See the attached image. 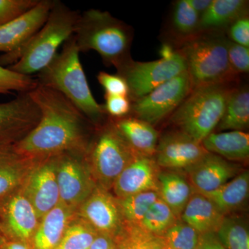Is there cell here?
Instances as JSON below:
<instances>
[{"mask_svg":"<svg viewBox=\"0 0 249 249\" xmlns=\"http://www.w3.org/2000/svg\"><path fill=\"white\" fill-rule=\"evenodd\" d=\"M216 235L227 249H249L248 227L241 217L226 215Z\"/></svg>","mask_w":249,"mask_h":249,"instance_id":"29","label":"cell"},{"mask_svg":"<svg viewBox=\"0 0 249 249\" xmlns=\"http://www.w3.org/2000/svg\"><path fill=\"white\" fill-rule=\"evenodd\" d=\"M40 113L29 92L19 93L8 102L0 103V145H15L39 122Z\"/></svg>","mask_w":249,"mask_h":249,"instance_id":"13","label":"cell"},{"mask_svg":"<svg viewBox=\"0 0 249 249\" xmlns=\"http://www.w3.org/2000/svg\"><path fill=\"white\" fill-rule=\"evenodd\" d=\"M99 233L84 219L76 214L67 227L60 249H89Z\"/></svg>","mask_w":249,"mask_h":249,"instance_id":"31","label":"cell"},{"mask_svg":"<svg viewBox=\"0 0 249 249\" xmlns=\"http://www.w3.org/2000/svg\"><path fill=\"white\" fill-rule=\"evenodd\" d=\"M39 0H0V27L34 8Z\"/></svg>","mask_w":249,"mask_h":249,"instance_id":"36","label":"cell"},{"mask_svg":"<svg viewBox=\"0 0 249 249\" xmlns=\"http://www.w3.org/2000/svg\"><path fill=\"white\" fill-rule=\"evenodd\" d=\"M248 4L245 0H212L200 16L198 32H213L229 27L239 18L247 16Z\"/></svg>","mask_w":249,"mask_h":249,"instance_id":"24","label":"cell"},{"mask_svg":"<svg viewBox=\"0 0 249 249\" xmlns=\"http://www.w3.org/2000/svg\"><path fill=\"white\" fill-rule=\"evenodd\" d=\"M55 249H60V248H59V247H58V248H56Z\"/></svg>","mask_w":249,"mask_h":249,"instance_id":"49","label":"cell"},{"mask_svg":"<svg viewBox=\"0 0 249 249\" xmlns=\"http://www.w3.org/2000/svg\"><path fill=\"white\" fill-rule=\"evenodd\" d=\"M201 234L178 219L162 236L163 242L175 249H196Z\"/></svg>","mask_w":249,"mask_h":249,"instance_id":"33","label":"cell"},{"mask_svg":"<svg viewBox=\"0 0 249 249\" xmlns=\"http://www.w3.org/2000/svg\"><path fill=\"white\" fill-rule=\"evenodd\" d=\"M76 214V211L59 203L41 218L31 242L32 249L58 248L69 224Z\"/></svg>","mask_w":249,"mask_h":249,"instance_id":"19","label":"cell"},{"mask_svg":"<svg viewBox=\"0 0 249 249\" xmlns=\"http://www.w3.org/2000/svg\"><path fill=\"white\" fill-rule=\"evenodd\" d=\"M178 219L180 218L176 217L169 206L159 198L139 226L150 233L162 237Z\"/></svg>","mask_w":249,"mask_h":249,"instance_id":"32","label":"cell"},{"mask_svg":"<svg viewBox=\"0 0 249 249\" xmlns=\"http://www.w3.org/2000/svg\"><path fill=\"white\" fill-rule=\"evenodd\" d=\"M249 125V91L247 87H235L228 98L217 131H245Z\"/></svg>","mask_w":249,"mask_h":249,"instance_id":"27","label":"cell"},{"mask_svg":"<svg viewBox=\"0 0 249 249\" xmlns=\"http://www.w3.org/2000/svg\"><path fill=\"white\" fill-rule=\"evenodd\" d=\"M76 214L98 233L112 237L121 231L124 225L117 198L98 185L77 210Z\"/></svg>","mask_w":249,"mask_h":249,"instance_id":"14","label":"cell"},{"mask_svg":"<svg viewBox=\"0 0 249 249\" xmlns=\"http://www.w3.org/2000/svg\"><path fill=\"white\" fill-rule=\"evenodd\" d=\"M209 153L201 142L178 129L159 139L155 160L161 168L187 170Z\"/></svg>","mask_w":249,"mask_h":249,"instance_id":"15","label":"cell"},{"mask_svg":"<svg viewBox=\"0 0 249 249\" xmlns=\"http://www.w3.org/2000/svg\"><path fill=\"white\" fill-rule=\"evenodd\" d=\"M186 170L193 189L200 194L215 191L240 174L237 165L210 152Z\"/></svg>","mask_w":249,"mask_h":249,"instance_id":"18","label":"cell"},{"mask_svg":"<svg viewBox=\"0 0 249 249\" xmlns=\"http://www.w3.org/2000/svg\"><path fill=\"white\" fill-rule=\"evenodd\" d=\"M229 39L219 33L206 32L189 37L179 51L185 59L192 88L235 81L237 74L228 58Z\"/></svg>","mask_w":249,"mask_h":249,"instance_id":"6","label":"cell"},{"mask_svg":"<svg viewBox=\"0 0 249 249\" xmlns=\"http://www.w3.org/2000/svg\"><path fill=\"white\" fill-rule=\"evenodd\" d=\"M36 160L19 154L14 145H0V199L22 186Z\"/></svg>","mask_w":249,"mask_h":249,"instance_id":"20","label":"cell"},{"mask_svg":"<svg viewBox=\"0 0 249 249\" xmlns=\"http://www.w3.org/2000/svg\"><path fill=\"white\" fill-rule=\"evenodd\" d=\"M106 103L103 105L105 111L111 119L125 117L131 112L132 102L127 96L105 95Z\"/></svg>","mask_w":249,"mask_h":249,"instance_id":"39","label":"cell"},{"mask_svg":"<svg viewBox=\"0 0 249 249\" xmlns=\"http://www.w3.org/2000/svg\"><path fill=\"white\" fill-rule=\"evenodd\" d=\"M40 220L21 187L0 199V222L5 238L31 245Z\"/></svg>","mask_w":249,"mask_h":249,"instance_id":"11","label":"cell"},{"mask_svg":"<svg viewBox=\"0 0 249 249\" xmlns=\"http://www.w3.org/2000/svg\"><path fill=\"white\" fill-rule=\"evenodd\" d=\"M210 153L232 161L249 160V134L245 131L213 132L201 142Z\"/></svg>","mask_w":249,"mask_h":249,"instance_id":"23","label":"cell"},{"mask_svg":"<svg viewBox=\"0 0 249 249\" xmlns=\"http://www.w3.org/2000/svg\"><path fill=\"white\" fill-rule=\"evenodd\" d=\"M37 85L36 78L21 74L0 65V94H6L12 91L30 92Z\"/></svg>","mask_w":249,"mask_h":249,"instance_id":"35","label":"cell"},{"mask_svg":"<svg viewBox=\"0 0 249 249\" xmlns=\"http://www.w3.org/2000/svg\"><path fill=\"white\" fill-rule=\"evenodd\" d=\"M232 83L206 85L192 89L170 116V121L178 130L202 142L215 130L222 119L228 98L235 88Z\"/></svg>","mask_w":249,"mask_h":249,"instance_id":"5","label":"cell"},{"mask_svg":"<svg viewBox=\"0 0 249 249\" xmlns=\"http://www.w3.org/2000/svg\"><path fill=\"white\" fill-rule=\"evenodd\" d=\"M196 249H227L221 243L214 232L200 235Z\"/></svg>","mask_w":249,"mask_h":249,"instance_id":"41","label":"cell"},{"mask_svg":"<svg viewBox=\"0 0 249 249\" xmlns=\"http://www.w3.org/2000/svg\"><path fill=\"white\" fill-rule=\"evenodd\" d=\"M249 194V173L245 170L215 191L202 195L226 216L240 209L248 199Z\"/></svg>","mask_w":249,"mask_h":249,"instance_id":"25","label":"cell"},{"mask_svg":"<svg viewBox=\"0 0 249 249\" xmlns=\"http://www.w3.org/2000/svg\"><path fill=\"white\" fill-rule=\"evenodd\" d=\"M5 236L4 232H3L2 227H1V222H0V242H1L3 240H4Z\"/></svg>","mask_w":249,"mask_h":249,"instance_id":"46","label":"cell"},{"mask_svg":"<svg viewBox=\"0 0 249 249\" xmlns=\"http://www.w3.org/2000/svg\"><path fill=\"white\" fill-rule=\"evenodd\" d=\"M79 54L72 36L48 66L37 73L36 79L37 84L61 93L92 124H100L107 115L103 105L99 104L93 97Z\"/></svg>","mask_w":249,"mask_h":249,"instance_id":"3","label":"cell"},{"mask_svg":"<svg viewBox=\"0 0 249 249\" xmlns=\"http://www.w3.org/2000/svg\"><path fill=\"white\" fill-rule=\"evenodd\" d=\"M1 242H0V249H1Z\"/></svg>","mask_w":249,"mask_h":249,"instance_id":"48","label":"cell"},{"mask_svg":"<svg viewBox=\"0 0 249 249\" xmlns=\"http://www.w3.org/2000/svg\"><path fill=\"white\" fill-rule=\"evenodd\" d=\"M192 89L189 74L187 71L183 72L145 96L134 100L131 111L137 119L153 126L172 115Z\"/></svg>","mask_w":249,"mask_h":249,"instance_id":"10","label":"cell"},{"mask_svg":"<svg viewBox=\"0 0 249 249\" xmlns=\"http://www.w3.org/2000/svg\"><path fill=\"white\" fill-rule=\"evenodd\" d=\"M88 151L91 173L98 186L109 191L116 178L139 154L116 129L112 119L100 127Z\"/></svg>","mask_w":249,"mask_h":249,"instance_id":"7","label":"cell"},{"mask_svg":"<svg viewBox=\"0 0 249 249\" xmlns=\"http://www.w3.org/2000/svg\"><path fill=\"white\" fill-rule=\"evenodd\" d=\"M88 151L67 152L56 156L60 202L76 212L97 186L90 168Z\"/></svg>","mask_w":249,"mask_h":249,"instance_id":"8","label":"cell"},{"mask_svg":"<svg viewBox=\"0 0 249 249\" xmlns=\"http://www.w3.org/2000/svg\"><path fill=\"white\" fill-rule=\"evenodd\" d=\"M177 53H178V51L175 50L173 46L167 43L163 44L159 51L160 58L164 59V60H168V59L173 58Z\"/></svg>","mask_w":249,"mask_h":249,"instance_id":"45","label":"cell"},{"mask_svg":"<svg viewBox=\"0 0 249 249\" xmlns=\"http://www.w3.org/2000/svg\"><path fill=\"white\" fill-rule=\"evenodd\" d=\"M40 113L39 122L15 144L19 154L34 160L71 151H87L91 123L61 93L37 85L29 92Z\"/></svg>","mask_w":249,"mask_h":249,"instance_id":"1","label":"cell"},{"mask_svg":"<svg viewBox=\"0 0 249 249\" xmlns=\"http://www.w3.org/2000/svg\"><path fill=\"white\" fill-rule=\"evenodd\" d=\"M163 249H175L172 248V247H169V246L165 245V244L164 243V247H163Z\"/></svg>","mask_w":249,"mask_h":249,"instance_id":"47","label":"cell"},{"mask_svg":"<svg viewBox=\"0 0 249 249\" xmlns=\"http://www.w3.org/2000/svg\"><path fill=\"white\" fill-rule=\"evenodd\" d=\"M73 37L80 53L95 51L106 66L118 70L132 60L133 30L107 11L91 9L80 14Z\"/></svg>","mask_w":249,"mask_h":249,"instance_id":"4","label":"cell"},{"mask_svg":"<svg viewBox=\"0 0 249 249\" xmlns=\"http://www.w3.org/2000/svg\"><path fill=\"white\" fill-rule=\"evenodd\" d=\"M187 1L199 16L204 14L212 2V0H187Z\"/></svg>","mask_w":249,"mask_h":249,"instance_id":"44","label":"cell"},{"mask_svg":"<svg viewBox=\"0 0 249 249\" xmlns=\"http://www.w3.org/2000/svg\"><path fill=\"white\" fill-rule=\"evenodd\" d=\"M160 198L158 191L137 193L118 199L124 222L139 226L152 204Z\"/></svg>","mask_w":249,"mask_h":249,"instance_id":"30","label":"cell"},{"mask_svg":"<svg viewBox=\"0 0 249 249\" xmlns=\"http://www.w3.org/2000/svg\"><path fill=\"white\" fill-rule=\"evenodd\" d=\"M89 249H117V247L114 237L99 234Z\"/></svg>","mask_w":249,"mask_h":249,"instance_id":"42","label":"cell"},{"mask_svg":"<svg viewBox=\"0 0 249 249\" xmlns=\"http://www.w3.org/2000/svg\"><path fill=\"white\" fill-rule=\"evenodd\" d=\"M114 239L117 249H163L164 247L161 237L125 222Z\"/></svg>","mask_w":249,"mask_h":249,"instance_id":"28","label":"cell"},{"mask_svg":"<svg viewBox=\"0 0 249 249\" xmlns=\"http://www.w3.org/2000/svg\"><path fill=\"white\" fill-rule=\"evenodd\" d=\"M100 85L104 88L106 94L129 97L128 85L120 75L111 74L106 71H100L97 75Z\"/></svg>","mask_w":249,"mask_h":249,"instance_id":"38","label":"cell"},{"mask_svg":"<svg viewBox=\"0 0 249 249\" xmlns=\"http://www.w3.org/2000/svg\"><path fill=\"white\" fill-rule=\"evenodd\" d=\"M41 219L60 203L56 178V156L36 160L21 186Z\"/></svg>","mask_w":249,"mask_h":249,"instance_id":"12","label":"cell"},{"mask_svg":"<svg viewBox=\"0 0 249 249\" xmlns=\"http://www.w3.org/2000/svg\"><path fill=\"white\" fill-rule=\"evenodd\" d=\"M54 0H39L34 8L0 27V52L12 53L22 48L44 25Z\"/></svg>","mask_w":249,"mask_h":249,"instance_id":"16","label":"cell"},{"mask_svg":"<svg viewBox=\"0 0 249 249\" xmlns=\"http://www.w3.org/2000/svg\"><path fill=\"white\" fill-rule=\"evenodd\" d=\"M200 16L188 4L187 0L177 1L174 8L173 25L178 34L194 36L198 32Z\"/></svg>","mask_w":249,"mask_h":249,"instance_id":"34","label":"cell"},{"mask_svg":"<svg viewBox=\"0 0 249 249\" xmlns=\"http://www.w3.org/2000/svg\"><path fill=\"white\" fill-rule=\"evenodd\" d=\"M160 167L155 158L139 155L119 175L112 189L118 199L147 191H158Z\"/></svg>","mask_w":249,"mask_h":249,"instance_id":"17","label":"cell"},{"mask_svg":"<svg viewBox=\"0 0 249 249\" xmlns=\"http://www.w3.org/2000/svg\"><path fill=\"white\" fill-rule=\"evenodd\" d=\"M158 185L160 199L169 206L177 217H181L187 204L196 193L189 181L175 172H160Z\"/></svg>","mask_w":249,"mask_h":249,"instance_id":"26","label":"cell"},{"mask_svg":"<svg viewBox=\"0 0 249 249\" xmlns=\"http://www.w3.org/2000/svg\"><path fill=\"white\" fill-rule=\"evenodd\" d=\"M1 249H33L30 245L19 241L5 238L1 241Z\"/></svg>","mask_w":249,"mask_h":249,"instance_id":"43","label":"cell"},{"mask_svg":"<svg viewBox=\"0 0 249 249\" xmlns=\"http://www.w3.org/2000/svg\"><path fill=\"white\" fill-rule=\"evenodd\" d=\"M80 14L55 1L44 25L30 40L12 53L0 55V65L27 76L38 73L53 60L58 49L74 34Z\"/></svg>","mask_w":249,"mask_h":249,"instance_id":"2","label":"cell"},{"mask_svg":"<svg viewBox=\"0 0 249 249\" xmlns=\"http://www.w3.org/2000/svg\"><path fill=\"white\" fill-rule=\"evenodd\" d=\"M124 140L139 155L153 157L159 142V133L154 126L136 117L112 119Z\"/></svg>","mask_w":249,"mask_h":249,"instance_id":"21","label":"cell"},{"mask_svg":"<svg viewBox=\"0 0 249 249\" xmlns=\"http://www.w3.org/2000/svg\"><path fill=\"white\" fill-rule=\"evenodd\" d=\"M229 36L232 42L249 47V19L245 16L232 23L229 27Z\"/></svg>","mask_w":249,"mask_h":249,"instance_id":"40","label":"cell"},{"mask_svg":"<svg viewBox=\"0 0 249 249\" xmlns=\"http://www.w3.org/2000/svg\"><path fill=\"white\" fill-rule=\"evenodd\" d=\"M225 215L200 193H195L180 219L202 235L217 232Z\"/></svg>","mask_w":249,"mask_h":249,"instance_id":"22","label":"cell"},{"mask_svg":"<svg viewBox=\"0 0 249 249\" xmlns=\"http://www.w3.org/2000/svg\"><path fill=\"white\" fill-rule=\"evenodd\" d=\"M228 58L232 70L236 74L249 71V48L228 41Z\"/></svg>","mask_w":249,"mask_h":249,"instance_id":"37","label":"cell"},{"mask_svg":"<svg viewBox=\"0 0 249 249\" xmlns=\"http://www.w3.org/2000/svg\"><path fill=\"white\" fill-rule=\"evenodd\" d=\"M186 71L185 59L178 51L175 56L168 60L136 62L132 59L119 69L117 73L128 85L129 98L133 101Z\"/></svg>","mask_w":249,"mask_h":249,"instance_id":"9","label":"cell"}]
</instances>
